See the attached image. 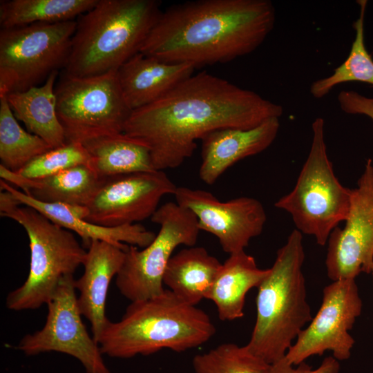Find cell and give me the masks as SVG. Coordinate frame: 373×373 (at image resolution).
<instances>
[{
	"label": "cell",
	"mask_w": 373,
	"mask_h": 373,
	"mask_svg": "<svg viewBox=\"0 0 373 373\" xmlns=\"http://www.w3.org/2000/svg\"><path fill=\"white\" fill-rule=\"evenodd\" d=\"M283 113L256 92L202 71L133 111L123 133L146 146L154 169L164 171L180 166L193 155L195 141L214 130L252 128Z\"/></svg>",
	"instance_id": "6da1fadb"
},
{
	"label": "cell",
	"mask_w": 373,
	"mask_h": 373,
	"mask_svg": "<svg viewBox=\"0 0 373 373\" xmlns=\"http://www.w3.org/2000/svg\"><path fill=\"white\" fill-rule=\"evenodd\" d=\"M269 0H196L162 11L140 52L195 68L231 61L258 48L274 27Z\"/></svg>",
	"instance_id": "7a4b0ae2"
},
{
	"label": "cell",
	"mask_w": 373,
	"mask_h": 373,
	"mask_svg": "<svg viewBox=\"0 0 373 373\" xmlns=\"http://www.w3.org/2000/svg\"><path fill=\"white\" fill-rule=\"evenodd\" d=\"M215 333L205 312L165 289L157 296L131 302L119 321L108 323L98 343L103 354L129 358L165 348L182 352L205 343Z\"/></svg>",
	"instance_id": "3957f363"
},
{
	"label": "cell",
	"mask_w": 373,
	"mask_h": 373,
	"mask_svg": "<svg viewBox=\"0 0 373 373\" xmlns=\"http://www.w3.org/2000/svg\"><path fill=\"white\" fill-rule=\"evenodd\" d=\"M157 0H98L79 16L64 73L98 76L117 70L140 52L162 10Z\"/></svg>",
	"instance_id": "277c9868"
},
{
	"label": "cell",
	"mask_w": 373,
	"mask_h": 373,
	"mask_svg": "<svg viewBox=\"0 0 373 373\" xmlns=\"http://www.w3.org/2000/svg\"><path fill=\"white\" fill-rule=\"evenodd\" d=\"M303 235L297 229L276 253L267 277L258 287L256 319L246 345L269 364L283 358L312 319L303 273Z\"/></svg>",
	"instance_id": "5b68a950"
},
{
	"label": "cell",
	"mask_w": 373,
	"mask_h": 373,
	"mask_svg": "<svg viewBox=\"0 0 373 373\" xmlns=\"http://www.w3.org/2000/svg\"><path fill=\"white\" fill-rule=\"evenodd\" d=\"M0 215L23 227L30 249L28 277L8 294L6 307L15 311L38 309L52 299L63 277L73 275L83 265L87 251L71 231L35 209L19 204L3 190L0 192Z\"/></svg>",
	"instance_id": "8992f818"
},
{
	"label": "cell",
	"mask_w": 373,
	"mask_h": 373,
	"mask_svg": "<svg viewBox=\"0 0 373 373\" xmlns=\"http://www.w3.org/2000/svg\"><path fill=\"white\" fill-rule=\"evenodd\" d=\"M312 140L307 157L293 189L274 206L287 212L302 234L324 246L331 233L345 220L352 189L335 175L325 140V122L317 117L312 125Z\"/></svg>",
	"instance_id": "52a82bcc"
},
{
	"label": "cell",
	"mask_w": 373,
	"mask_h": 373,
	"mask_svg": "<svg viewBox=\"0 0 373 373\" xmlns=\"http://www.w3.org/2000/svg\"><path fill=\"white\" fill-rule=\"evenodd\" d=\"M76 20L0 31V96L46 80L68 61Z\"/></svg>",
	"instance_id": "ba28073f"
},
{
	"label": "cell",
	"mask_w": 373,
	"mask_h": 373,
	"mask_svg": "<svg viewBox=\"0 0 373 373\" xmlns=\"http://www.w3.org/2000/svg\"><path fill=\"white\" fill-rule=\"evenodd\" d=\"M58 119L67 142H82L123 133L132 111L127 106L117 72L77 77L64 73L55 87Z\"/></svg>",
	"instance_id": "9c48e42d"
},
{
	"label": "cell",
	"mask_w": 373,
	"mask_h": 373,
	"mask_svg": "<svg viewBox=\"0 0 373 373\" xmlns=\"http://www.w3.org/2000/svg\"><path fill=\"white\" fill-rule=\"evenodd\" d=\"M151 220L160 225L158 233L142 250L129 245L116 276L118 289L131 302L157 296L165 290L163 276L173 251L182 245L194 246L200 231L194 213L176 202L158 207Z\"/></svg>",
	"instance_id": "30bf717a"
},
{
	"label": "cell",
	"mask_w": 373,
	"mask_h": 373,
	"mask_svg": "<svg viewBox=\"0 0 373 373\" xmlns=\"http://www.w3.org/2000/svg\"><path fill=\"white\" fill-rule=\"evenodd\" d=\"M75 282L73 275L61 279L47 304L43 328L23 336L17 348L28 356L52 351L64 353L79 360L86 373H111L99 343L82 321Z\"/></svg>",
	"instance_id": "8fae6325"
},
{
	"label": "cell",
	"mask_w": 373,
	"mask_h": 373,
	"mask_svg": "<svg viewBox=\"0 0 373 373\" xmlns=\"http://www.w3.org/2000/svg\"><path fill=\"white\" fill-rule=\"evenodd\" d=\"M362 301L355 279L332 281L325 287L322 304L283 358L298 365L313 355L332 351L338 361L350 358L354 339L349 331L361 313Z\"/></svg>",
	"instance_id": "7c38bea8"
},
{
	"label": "cell",
	"mask_w": 373,
	"mask_h": 373,
	"mask_svg": "<svg viewBox=\"0 0 373 373\" xmlns=\"http://www.w3.org/2000/svg\"><path fill=\"white\" fill-rule=\"evenodd\" d=\"M178 186L164 171L140 172L102 178L86 206V220L103 227L135 224L151 218L162 198Z\"/></svg>",
	"instance_id": "4fadbf2b"
},
{
	"label": "cell",
	"mask_w": 373,
	"mask_h": 373,
	"mask_svg": "<svg viewBox=\"0 0 373 373\" xmlns=\"http://www.w3.org/2000/svg\"><path fill=\"white\" fill-rule=\"evenodd\" d=\"M343 228L327 240L325 266L332 280L355 279L373 268V163L368 159L352 189L351 204Z\"/></svg>",
	"instance_id": "5bb4252c"
},
{
	"label": "cell",
	"mask_w": 373,
	"mask_h": 373,
	"mask_svg": "<svg viewBox=\"0 0 373 373\" xmlns=\"http://www.w3.org/2000/svg\"><path fill=\"white\" fill-rule=\"evenodd\" d=\"M174 195L180 206L194 213L199 229L215 236L229 255L245 251L262 233L267 220L264 207L254 198L222 202L207 191L186 186H178Z\"/></svg>",
	"instance_id": "9a60e30c"
},
{
	"label": "cell",
	"mask_w": 373,
	"mask_h": 373,
	"mask_svg": "<svg viewBox=\"0 0 373 373\" xmlns=\"http://www.w3.org/2000/svg\"><path fill=\"white\" fill-rule=\"evenodd\" d=\"M279 128V118L273 117L252 128H222L204 135L200 139L201 180L213 184L238 161L265 151L275 140Z\"/></svg>",
	"instance_id": "2e32d148"
},
{
	"label": "cell",
	"mask_w": 373,
	"mask_h": 373,
	"mask_svg": "<svg viewBox=\"0 0 373 373\" xmlns=\"http://www.w3.org/2000/svg\"><path fill=\"white\" fill-rule=\"evenodd\" d=\"M0 186L1 190L9 192L19 204L30 207L55 224L76 233L87 247L93 240H103L121 247L127 243L144 248L156 236L138 223L115 227L99 226L86 220L88 214L86 206L42 202L3 180Z\"/></svg>",
	"instance_id": "e0dca14e"
},
{
	"label": "cell",
	"mask_w": 373,
	"mask_h": 373,
	"mask_svg": "<svg viewBox=\"0 0 373 373\" xmlns=\"http://www.w3.org/2000/svg\"><path fill=\"white\" fill-rule=\"evenodd\" d=\"M128 247L103 240L91 241L82 265L84 273L75 282L79 291L77 303L80 312L90 322L97 343L110 321L105 314L109 285L122 267Z\"/></svg>",
	"instance_id": "ac0fdd59"
},
{
	"label": "cell",
	"mask_w": 373,
	"mask_h": 373,
	"mask_svg": "<svg viewBox=\"0 0 373 373\" xmlns=\"http://www.w3.org/2000/svg\"><path fill=\"white\" fill-rule=\"evenodd\" d=\"M195 67L168 63L138 52L117 71L124 100L133 111L158 100L193 75Z\"/></svg>",
	"instance_id": "d6986e66"
},
{
	"label": "cell",
	"mask_w": 373,
	"mask_h": 373,
	"mask_svg": "<svg viewBox=\"0 0 373 373\" xmlns=\"http://www.w3.org/2000/svg\"><path fill=\"white\" fill-rule=\"evenodd\" d=\"M0 177L33 199L45 203L87 206L102 178L87 165H78L41 178H27L0 164Z\"/></svg>",
	"instance_id": "ffe728a7"
},
{
	"label": "cell",
	"mask_w": 373,
	"mask_h": 373,
	"mask_svg": "<svg viewBox=\"0 0 373 373\" xmlns=\"http://www.w3.org/2000/svg\"><path fill=\"white\" fill-rule=\"evenodd\" d=\"M269 271V268H258L255 258L245 251L230 254L206 297L215 303L218 318L224 321L242 317L247 294L258 288Z\"/></svg>",
	"instance_id": "44dd1931"
},
{
	"label": "cell",
	"mask_w": 373,
	"mask_h": 373,
	"mask_svg": "<svg viewBox=\"0 0 373 373\" xmlns=\"http://www.w3.org/2000/svg\"><path fill=\"white\" fill-rule=\"evenodd\" d=\"M57 75L58 71L52 73L41 86L6 95L16 119L24 124L28 132L43 139L52 149L67 142L57 114L55 87Z\"/></svg>",
	"instance_id": "7402d4cb"
},
{
	"label": "cell",
	"mask_w": 373,
	"mask_h": 373,
	"mask_svg": "<svg viewBox=\"0 0 373 373\" xmlns=\"http://www.w3.org/2000/svg\"><path fill=\"white\" fill-rule=\"evenodd\" d=\"M222 263L202 247H189L170 258L163 284L185 303L196 306L206 298Z\"/></svg>",
	"instance_id": "603a6c76"
},
{
	"label": "cell",
	"mask_w": 373,
	"mask_h": 373,
	"mask_svg": "<svg viewBox=\"0 0 373 373\" xmlns=\"http://www.w3.org/2000/svg\"><path fill=\"white\" fill-rule=\"evenodd\" d=\"M81 144L89 155V167L99 178L156 171L149 148L124 133L93 137Z\"/></svg>",
	"instance_id": "cb8c5ba5"
},
{
	"label": "cell",
	"mask_w": 373,
	"mask_h": 373,
	"mask_svg": "<svg viewBox=\"0 0 373 373\" xmlns=\"http://www.w3.org/2000/svg\"><path fill=\"white\" fill-rule=\"evenodd\" d=\"M98 0H3L0 1L1 29L35 23L76 20Z\"/></svg>",
	"instance_id": "d4e9b609"
},
{
	"label": "cell",
	"mask_w": 373,
	"mask_h": 373,
	"mask_svg": "<svg viewBox=\"0 0 373 373\" xmlns=\"http://www.w3.org/2000/svg\"><path fill=\"white\" fill-rule=\"evenodd\" d=\"M52 148L18 123L6 95L0 96L1 165L17 173L34 158Z\"/></svg>",
	"instance_id": "484cf974"
},
{
	"label": "cell",
	"mask_w": 373,
	"mask_h": 373,
	"mask_svg": "<svg viewBox=\"0 0 373 373\" xmlns=\"http://www.w3.org/2000/svg\"><path fill=\"white\" fill-rule=\"evenodd\" d=\"M360 6L358 18L354 22L355 38L345 61L325 78L314 81L310 93L315 98H322L336 86L348 82H361L373 86V60L364 42V17L366 0L357 1Z\"/></svg>",
	"instance_id": "4316f807"
},
{
	"label": "cell",
	"mask_w": 373,
	"mask_h": 373,
	"mask_svg": "<svg viewBox=\"0 0 373 373\" xmlns=\"http://www.w3.org/2000/svg\"><path fill=\"white\" fill-rule=\"evenodd\" d=\"M195 373H269L271 364L253 354L247 347L222 343L195 355Z\"/></svg>",
	"instance_id": "83f0119b"
},
{
	"label": "cell",
	"mask_w": 373,
	"mask_h": 373,
	"mask_svg": "<svg viewBox=\"0 0 373 373\" xmlns=\"http://www.w3.org/2000/svg\"><path fill=\"white\" fill-rule=\"evenodd\" d=\"M78 165H90V157L79 142H66L51 149L28 163L17 173L27 178H41Z\"/></svg>",
	"instance_id": "f1b7e54d"
},
{
	"label": "cell",
	"mask_w": 373,
	"mask_h": 373,
	"mask_svg": "<svg viewBox=\"0 0 373 373\" xmlns=\"http://www.w3.org/2000/svg\"><path fill=\"white\" fill-rule=\"evenodd\" d=\"M285 361L283 358L271 364L269 373H338L340 365L334 356H328L323 361L318 367L313 370L304 362L297 367Z\"/></svg>",
	"instance_id": "f546056e"
},
{
	"label": "cell",
	"mask_w": 373,
	"mask_h": 373,
	"mask_svg": "<svg viewBox=\"0 0 373 373\" xmlns=\"http://www.w3.org/2000/svg\"><path fill=\"white\" fill-rule=\"evenodd\" d=\"M338 102L345 113L365 115L373 120V98L353 90H342L338 95Z\"/></svg>",
	"instance_id": "4dcf8cb0"
},
{
	"label": "cell",
	"mask_w": 373,
	"mask_h": 373,
	"mask_svg": "<svg viewBox=\"0 0 373 373\" xmlns=\"http://www.w3.org/2000/svg\"><path fill=\"white\" fill-rule=\"evenodd\" d=\"M372 275H373V268H372Z\"/></svg>",
	"instance_id": "1f68e13d"
}]
</instances>
